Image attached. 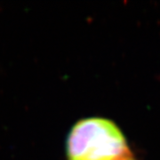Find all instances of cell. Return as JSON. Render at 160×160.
I'll use <instances>...</instances> for the list:
<instances>
[{
  "mask_svg": "<svg viewBox=\"0 0 160 160\" xmlns=\"http://www.w3.org/2000/svg\"><path fill=\"white\" fill-rule=\"evenodd\" d=\"M69 160H126L131 152L123 133L109 120L91 118L78 122L67 140Z\"/></svg>",
  "mask_w": 160,
  "mask_h": 160,
  "instance_id": "cell-1",
  "label": "cell"
},
{
  "mask_svg": "<svg viewBox=\"0 0 160 160\" xmlns=\"http://www.w3.org/2000/svg\"><path fill=\"white\" fill-rule=\"evenodd\" d=\"M126 160H133V159H132V158H128V159H126Z\"/></svg>",
  "mask_w": 160,
  "mask_h": 160,
  "instance_id": "cell-2",
  "label": "cell"
}]
</instances>
